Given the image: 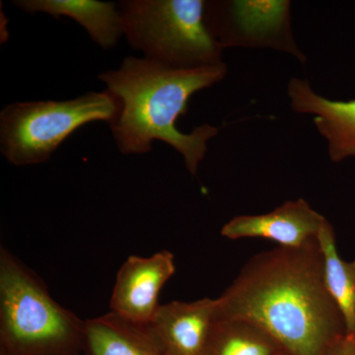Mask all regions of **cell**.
Returning <instances> with one entry per match:
<instances>
[{"instance_id":"obj_1","label":"cell","mask_w":355,"mask_h":355,"mask_svg":"<svg viewBox=\"0 0 355 355\" xmlns=\"http://www.w3.org/2000/svg\"><path fill=\"white\" fill-rule=\"evenodd\" d=\"M224 320L256 324L292 355H326L347 335L318 240L253 257L216 298V321Z\"/></svg>"},{"instance_id":"obj_2","label":"cell","mask_w":355,"mask_h":355,"mask_svg":"<svg viewBox=\"0 0 355 355\" xmlns=\"http://www.w3.org/2000/svg\"><path fill=\"white\" fill-rule=\"evenodd\" d=\"M226 64L200 69H174L146 58L128 57L120 67L107 70L98 78L119 102V113L109 123L116 146L123 155L147 154L155 140L165 142L183 156L193 176L205 159L207 142L219 128L203 123L182 132L176 123L188 113L191 96L220 83Z\"/></svg>"},{"instance_id":"obj_3","label":"cell","mask_w":355,"mask_h":355,"mask_svg":"<svg viewBox=\"0 0 355 355\" xmlns=\"http://www.w3.org/2000/svg\"><path fill=\"white\" fill-rule=\"evenodd\" d=\"M84 328L31 268L0 248V355H81Z\"/></svg>"},{"instance_id":"obj_4","label":"cell","mask_w":355,"mask_h":355,"mask_svg":"<svg viewBox=\"0 0 355 355\" xmlns=\"http://www.w3.org/2000/svg\"><path fill=\"white\" fill-rule=\"evenodd\" d=\"M205 0H123V36L144 58L174 69L223 64L222 49L205 24Z\"/></svg>"},{"instance_id":"obj_5","label":"cell","mask_w":355,"mask_h":355,"mask_svg":"<svg viewBox=\"0 0 355 355\" xmlns=\"http://www.w3.org/2000/svg\"><path fill=\"white\" fill-rule=\"evenodd\" d=\"M118 113V100L107 89L64 101L13 103L0 112V151L13 166L41 164L78 128L111 123Z\"/></svg>"},{"instance_id":"obj_6","label":"cell","mask_w":355,"mask_h":355,"mask_svg":"<svg viewBox=\"0 0 355 355\" xmlns=\"http://www.w3.org/2000/svg\"><path fill=\"white\" fill-rule=\"evenodd\" d=\"M291 6L286 0L207 1L205 24L222 50L230 46L270 48L305 62V55L292 37Z\"/></svg>"},{"instance_id":"obj_7","label":"cell","mask_w":355,"mask_h":355,"mask_svg":"<svg viewBox=\"0 0 355 355\" xmlns=\"http://www.w3.org/2000/svg\"><path fill=\"white\" fill-rule=\"evenodd\" d=\"M175 272L174 254L167 250L149 257H128L116 273L111 312L132 323L148 326L161 305L159 294Z\"/></svg>"},{"instance_id":"obj_8","label":"cell","mask_w":355,"mask_h":355,"mask_svg":"<svg viewBox=\"0 0 355 355\" xmlns=\"http://www.w3.org/2000/svg\"><path fill=\"white\" fill-rule=\"evenodd\" d=\"M328 222L305 200L298 198L268 214L233 217L221 228V235L230 240L263 238L279 247L301 248L316 241Z\"/></svg>"},{"instance_id":"obj_9","label":"cell","mask_w":355,"mask_h":355,"mask_svg":"<svg viewBox=\"0 0 355 355\" xmlns=\"http://www.w3.org/2000/svg\"><path fill=\"white\" fill-rule=\"evenodd\" d=\"M216 298L160 305L148 324L167 355H203L216 323Z\"/></svg>"},{"instance_id":"obj_10","label":"cell","mask_w":355,"mask_h":355,"mask_svg":"<svg viewBox=\"0 0 355 355\" xmlns=\"http://www.w3.org/2000/svg\"><path fill=\"white\" fill-rule=\"evenodd\" d=\"M291 107L313 114L320 135L328 142L329 157L335 163L355 157V99L335 101L317 94L309 81L292 77L287 86Z\"/></svg>"},{"instance_id":"obj_11","label":"cell","mask_w":355,"mask_h":355,"mask_svg":"<svg viewBox=\"0 0 355 355\" xmlns=\"http://www.w3.org/2000/svg\"><path fill=\"white\" fill-rule=\"evenodd\" d=\"M14 6L26 13H44L55 19L76 21L94 43L104 50L114 48L123 36L119 4L98 0H15Z\"/></svg>"},{"instance_id":"obj_12","label":"cell","mask_w":355,"mask_h":355,"mask_svg":"<svg viewBox=\"0 0 355 355\" xmlns=\"http://www.w3.org/2000/svg\"><path fill=\"white\" fill-rule=\"evenodd\" d=\"M83 355H167L148 326L128 322L113 312L85 320Z\"/></svg>"},{"instance_id":"obj_13","label":"cell","mask_w":355,"mask_h":355,"mask_svg":"<svg viewBox=\"0 0 355 355\" xmlns=\"http://www.w3.org/2000/svg\"><path fill=\"white\" fill-rule=\"evenodd\" d=\"M318 242L323 254L327 289L342 314L347 335L355 338V261L340 258L330 222L322 229Z\"/></svg>"},{"instance_id":"obj_14","label":"cell","mask_w":355,"mask_h":355,"mask_svg":"<svg viewBox=\"0 0 355 355\" xmlns=\"http://www.w3.org/2000/svg\"><path fill=\"white\" fill-rule=\"evenodd\" d=\"M282 349L256 324L242 320L216 321L203 355H277Z\"/></svg>"},{"instance_id":"obj_15","label":"cell","mask_w":355,"mask_h":355,"mask_svg":"<svg viewBox=\"0 0 355 355\" xmlns=\"http://www.w3.org/2000/svg\"><path fill=\"white\" fill-rule=\"evenodd\" d=\"M326 355H355V338L345 335L334 343Z\"/></svg>"},{"instance_id":"obj_16","label":"cell","mask_w":355,"mask_h":355,"mask_svg":"<svg viewBox=\"0 0 355 355\" xmlns=\"http://www.w3.org/2000/svg\"><path fill=\"white\" fill-rule=\"evenodd\" d=\"M277 355H292V354H289V352H286V350H282V352H279V354H277Z\"/></svg>"}]
</instances>
